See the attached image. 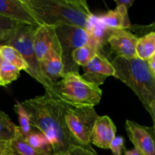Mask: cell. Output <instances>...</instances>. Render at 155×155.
Segmentation results:
<instances>
[{"label": "cell", "instance_id": "6da1fadb", "mask_svg": "<svg viewBox=\"0 0 155 155\" xmlns=\"http://www.w3.org/2000/svg\"><path fill=\"white\" fill-rule=\"evenodd\" d=\"M21 105L28 114L31 125L48 139L52 154L64 155L71 147L83 146L67 126L66 114L70 107L68 104L45 92L22 101Z\"/></svg>", "mask_w": 155, "mask_h": 155}, {"label": "cell", "instance_id": "7a4b0ae2", "mask_svg": "<svg viewBox=\"0 0 155 155\" xmlns=\"http://www.w3.org/2000/svg\"><path fill=\"white\" fill-rule=\"evenodd\" d=\"M41 25H73L86 30L93 14L85 0H22Z\"/></svg>", "mask_w": 155, "mask_h": 155}, {"label": "cell", "instance_id": "3957f363", "mask_svg": "<svg viewBox=\"0 0 155 155\" xmlns=\"http://www.w3.org/2000/svg\"><path fill=\"white\" fill-rule=\"evenodd\" d=\"M111 64L114 69V77L133 91L154 123L155 77L151 75L146 61L137 56L131 58L115 57Z\"/></svg>", "mask_w": 155, "mask_h": 155}, {"label": "cell", "instance_id": "277c9868", "mask_svg": "<svg viewBox=\"0 0 155 155\" xmlns=\"http://www.w3.org/2000/svg\"><path fill=\"white\" fill-rule=\"evenodd\" d=\"M59 98L71 107H93L99 104L102 90L77 73L64 74L56 83Z\"/></svg>", "mask_w": 155, "mask_h": 155}, {"label": "cell", "instance_id": "5b68a950", "mask_svg": "<svg viewBox=\"0 0 155 155\" xmlns=\"http://www.w3.org/2000/svg\"><path fill=\"white\" fill-rule=\"evenodd\" d=\"M37 27L36 26L24 24L5 41L3 45H9L18 50L27 64V71L26 72L43 86L45 92L60 99L56 89V85L43 75L33 50V36Z\"/></svg>", "mask_w": 155, "mask_h": 155}, {"label": "cell", "instance_id": "8992f818", "mask_svg": "<svg viewBox=\"0 0 155 155\" xmlns=\"http://www.w3.org/2000/svg\"><path fill=\"white\" fill-rule=\"evenodd\" d=\"M54 31L60 45L64 74H79L80 67L73 61V53L77 48L91 42L87 31L81 27L67 24L55 26Z\"/></svg>", "mask_w": 155, "mask_h": 155}, {"label": "cell", "instance_id": "52a82bcc", "mask_svg": "<svg viewBox=\"0 0 155 155\" xmlns=\"http://www.w3.org/2000/svg\"><path fill=\"white\" fill-rule=\"evenodd\" d=\"M98 115L93 107H71L66 114L68 129L84 147L91 146V135Z\"/></svg>", "mask_w": 155, "mask_h": 155}, {"label": "cell", "instance_id": "ba28073f", "mask_svg": "<svg viewBox=\"0 0 155 155\" xmlns=\"http://www.w3.org/2000/svg\"><path fill=\"white\" fill-rule=\"evenodd\" d=\"M126 131L130 142L143 155H155L154 127L142 126L130 120L126 121Z\"/></svg>", "mask_w": 155, "mask_h": 155}, {"label": "cell", "instance_id": "9c48e42d", "mask_svg": "<svg viewBox=\"0 0 155 155\" xmlns=\"http://www.w3.org/2000/svg\"><path fill=\"white\" fill-rule=\"evenodd\" d=\"M82 68L84 71V74L81 75L82 78L97 86L102 85L107 77H114V74L111 62L105 54L101 52L97 53L86 66Z\"/></svg>", "mask_w": 155, "mask_h": 155}, {"label": "cell", "instance_id": "30bf717a", "mask_svg": "<svg viewBox=\"0 0 155 155\" xmlns=\"http://www.w3.org/2000/svg\"><path fill=\"white\" fill-rule=\"evenodd\" d=\"M33 47L38 62L44 60L53 50L61 51L54 26L38 27L33 36Z\"/></svg>", "mask_w": 155, "mask_h": 155}, {"label": "cell", "instance_id": "8fae6325", "mask_svg": "<svg viewBox=\"0 0 155 155\" xmlns=\"http://www.w3.org/2000/svg\"><path fill=\"white\" fill-rule=\"evenodd\" d=\"M137 41L138 38L128 30L111 29L107 44L110 45V51L116 54V57L131 58L136 57Z\"/></svg>", "mask_w": 155, "mask_h": 155}, {"label": "cell", "instance_id": "7c38bea8", "mask_svg": "<svg viewBox=\"0 0 155 155\" xmlns=\"http://www.w3.org/2000/svg\"><path fill=\"white\" fill-rule=\"evenodd\" d=\"M0 15L23 24L41 26L22 0H0Z\"/></svg>", "mask_w": 155, "mask_h": 155}, {"label": "cell", "instance_id": "4fadbf2b", "mask_svg": "<svg viewBox=\"0 0 155 155\" xmlns=\"http://www.w3.org/2000/svg\"><path fill=\"white\" fill-rule=\"evenodd\" d=\"M117 127L107 115L98 117L92 129L91 143L98 148L108 149L111 141L116 136Z\"/></svg>", "mask_w": 155, "mask_h": 155}, {"label": "cell", "instance_id": "5bb4252c", "mask_svg": "<svg viewBox=\"0 0 155 155\" xmlns=\"http://www.w3.org/2000/svg\"><path fill=\"white\" fill-rule=\"evenodd\" d=\"M39 64L43 75L54 85L63 77L64 67L61 51H51L44 60L39 62Z\"/></svg>", "mask_w": 155, "mask_h": 155}, {"label": "cell", "instance_id": "9a60e30c", "mask_svg": "<svg viewBox=\"0 0 155 155\" xmlns=\"http://www.w3.org/2000/svg\"><path fill=\"white\" fill-rule=\"evenodd\" d=\"M98 18L104 26L110 29L127 30L131 26L128 10L122 5H117L114 10H109L105 15Z\"/></svg>", "mask_w": 155, "mask_h": 155}, {"label": "cell", "instance_id": "2e32d148", "mask_svg": "<svg viewBox=\"0 0 155 155\" xmlns=\"http://www.w3.org/2000/svg\"><path fill=\"white\" fill-rule=\"evenodd\" d=\"M86 30L92 42H95L100 51L104 53V47L107 45V40L111 29L104 26L98 19V16L92 15Z\"/></svg>", "mask_w": 155, "mask_h": 155}, {"label": "cell", "instance_id": "e0dca14e", "mask_svg": "<svg viewBox=\"0 0 155 155\" xmlns=\"http://www.w3.org/2000/svg\"><path fill=\"white\" fill-rule=\"evenodd\" d=\"M21 133L19 127L12 122L8 114L0 110V142H12Z\"/></svg>", "mask_w": 155, "mask_h": 155}, {"label": "cell", "instance_id": "ac0fdd59", "mask_svg": "<svg viewBox=\"0 0 155 155\" xmlns=\"http://www.w3.org/2000/svg\"><path fill=\"white\" fill-rule=\"evenodd\" d=\"M98 52H101L98 45L92 42H89L86 45L77 48L73 53V61L78 65L79 67L86 66ZM104 54V53H102Z\"/></svg>", "mask_w": 155, "mask_h": 155}, {"label": "cell", "instance_id": "d6986e66", "mask_svg": "<svg viewBox=\"0 0 155 155\" xmlns=\"http://www.w3.org/2000/svg\"><path fill=\"white\" fill-rule=\"evenodd\" d=\"M136 53V56L143 61H147L155 54V32L138 39Z\"/></svg>", "mask_w": 155, "mask_h": 155}, {"label": "cell", "instance_id": "ffe728a7", "mask_svg": "<svg viewBox=\"0 0 155 155\" xmlns=\"http://www.w3.org/2000/svg\"><path fill=\"white\" fill-rule=\"evenodd\" d=\"M25 139L27 143L36 151L42 153L44 155L52 154V150L49 142L40 132L37 133V132L32 131Z\"/></svg>", "mask_w": 155, "mask_h": 155}, {"label": "cell", "instance_id": "44dd1931", "mask_svg": "<svg viewBox=\"0 0 155 155\" xmlns=\"http://www.w3.org/2000/svg\"><path fill=\"white\" fill-rule=\"evenodd\" d=\"M0 54L2 60L15 65V67L21 70L27 71V64L21 55L18 50L9 45H1L0 46Z\"/></svg>", "mask_w": 155, "mask_h": 155}, {"label": "cell", "instance_id": "7402d4cb", "mask_svg": "<svg viewBox=\"0 0 155 155\" xmlns=\"http://www.w3.org/2000/svg\"><path fill=\"white\" fill-rule=\"evenodd\" d=\"M22 25L24 24L0 15V46L4 45L5 41Z\"/></svg>", "mask_w": 155, "mask_h": 155}, {"label": "cell", "instance_id": "603a6c76", "mask_svg": "<svg viewBox=\"0 0 155 155\" xmlns=\"http://www.w3.org/2000/svg\"><path fill=\"white\" fill-rule=\"evenodd\" d=\"M20 71L21 70L15 65L2 60L0 65V80L2 86H6L18 80L20 77Z\"/></svg>", "mask_w": 155, "mask_h": 155}, {"label": "cell", "instance_id": "cb8c5ba5", "mask_svg": "<svg viewBox=\"0 0 155 155\" xmlns=\"http://www.w3.org/2000/svg\"><path fill=\"white\" fill-rule=\"evenodd\" d=\"M14 110L18 115V120H19V128L21 130V135L24 139L27 137L31 133L32 130L31 124H30V117L25 110V109L21 105V102L17 101L14 106Z\"/></svg>", "mask_w": 155, "mask_h": 155}, {"label": "cell", "instance_id": "d4e9b609", "mask_svg": "<svg viewBox=\"0 0 155 155\" xmlns=\"http://www.w3.org/2000/svg\"><path fill=\"white\" fill-rule=\"evenodd\" d=\"M10 145L18 155H44L33 149L22 136L19 134L15 139L10 142Z\"/></svg>", "mask_w": 155, "mask_h": 155}, {"label": "cell", "instance_id": "484cf974", "mask_svg": "<svg viewBox=\"0 0 155 155\" xmlns=\"http://www.w3.org/2000/svg\"><path fill=\"white\" fill-rule=\"evenodd\" d=\"M130 33L139 38L142 37L151 32H154V23L148 26L138 25V24H131L128 29H127Z\"/></svg>", "mask_w": 155, "mask_h": 155}, {"label": "cell", "instance_id": "4316f807", "mask_svg": "<svg viewBox=\"0 0 155 155\" xmlns=\"http://www.w3.org/2000/svg\"><path fill=\"white\" fill-rule=\"evenodd\" d=\"M64 155H99L95 152V150L92 147L88 148L84 146H74L71 147L67 151Z\"/></svg>", "mask_w": 155, "mask_h": 155}, {"label": "cell", "instance_id": "83f0119b", "mask_svg": "<svg viewBox=\"0 0 155 155\" xmlns=\"http://www.w3.org/2000/svg\"><path fill=\"white\" fill-rule=\"evenodd\" d=\"M124 142V139L122 136H115L109 145V148L111 150L112 154L114 155L122 154L123 151L125 150Z\"/></svg>", "mask_w": 155, "mask_h": 155}, {"label": "cell", "instance_id": "f1b7e54d", "mask_svg": "<svg viewBox=\"0 0 155 155\" xmlns=\"http://www.w3.org/2000/svg\"><path fill=\"white\" fill-rule=\"evenodd\" d=\"M0 155H18L12 148L10 142L0 147Z\"/></svg>", "mask_w": 155, "mask_h": 155}, {"label": "cell", "instance_id": "f546056e", "mask_svg": "<svg viewBox=\"0 0 155 155\" xmlns=\"http://www.w3.org/2000/svg\"><path fill=\"white\" fill-rule=\"evenodd\" d=\"M146 62L151 75L154 77H155V54H153L151 57H150L146 61Z\"/></svg>", "mask_w": 155, "mask_h": 155}, {"label": "cell", "instance_id": "4dcf8cb0", "mask_svg": "<svg viewBox=\"0 0 155 155\" xmlns=\"http://www.w3.org/2000/svg\"><path fill=\"white\" fill-rule=\"evenodd\" d=\"M117 5L124 6L127 10H129L130 7L134 3V0H114Z\"/></svg>", "mask_w": 155, "mask_h": 155}, {"label": "cell", "instance_id": "1f68e13d", "mask_svg": "<svg viewBox=\"0 0 155 155\" xmlns=\"http://www.w3.org/2000/svg\"><path fill=\"white\" fill-rule=\"evenodd\" d=\"M124 155H143V154L137 148H134L131 150H125Z\"/></svg>", "mask_w": 155, "mask_h": 155}, {"label": "cell", "instance_id": "d6a6232c", "mask_svg": "<svg viewBox=\"0 0 155 155\" xmlns=\"http://www.w3.org/2000/svg\"><path fill=\"white\" fill-rule=\"evenodd\" d=\"M2 56H1V54H0V65H1V63H2ZM0 86H2V84L1 80H0Z\"/></svg>", "mask_w": 155, "mask_h": 155}, {"label": "cell", "instance_id": "836d02e7", "mask_svg": "<svg viewBox=\"0 0 155 155\" xmlns=\"http://www.w3.org/2000/svg\"><path fill=\"white\" fill-rule=\"evenodd\" d=\"M50 155H60V154H50Z\"/></svg>", "mask_w": 155, "mask_h": 155}]
</instances>
